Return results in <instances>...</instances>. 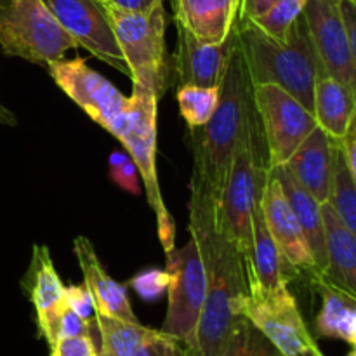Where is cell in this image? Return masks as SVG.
<instances>
[{"label":"cell","instance_id":"obj_7","mask_svg":"<svg viewBox=\"0 0 356 356\" xmlns=\"http://www.w3.org/2000/svg\"><path fill=\"white\" fill-rule=\"evenodd\" d=\"M0 47L7 56L49 66L79 44L44 0H0Z\"/></svg>","mask_w":356,"mask_h":356},{"label":"cell","instance_id":"obj_33","mask_svg":"<svg viewBox=\"0 0 356 356\" xmlns=\"http://www.w3.org/2000/svg\"><path fill=\"white\" fill-rule=\"evenodd\" d=\"M65 302L72 312H75L76 315L89 320V322L94 318V315H96L92 296L87 291L86 285H70V287H66Z\"/></svg>","mask_w":356,"mask_h":356},{"label":"cell","instance_id":"obj_2","mask_svg":"<svg viewBox=\"0 0 356 356\" xmlns=\"http://www.w3.org/2000/svg\"><path fill=\"white\" fill-rule=\"evenodd\" d=\"M235 33L252 86L273 83L282 87L313 113L315 82L322 66L302 14L285 40L270 37L247 19L236 21Z\"/></svg>","mask_w":356,"mask_h":356},{"label":"cell","instance_id":"obj_9","mask_svg":"<svg viewBox=\"0 0 356 356\" xmlns=\"http://www.w3.org/2000/svg\"><path fill=\"white\" fill-rule=\"evenodd\" d=\"M252 101L263 131L270 167L285 165L316 129V118L301 101L273 83L252 86Z\"/></svg>","mask_w":356,"mask_h":356},{"label":"cell","instance_id":"obj_20","mask_svg":"<svg viewBox=\"0 0 356 356\" xmlns=\"http://www.w3.org/2000/svg\"><path fill=\"white\" fill-rule=\"evenodd\" d=\"M334 149L336 141L316 125L315 131L292 153L285 167L294 179L308 190L320 204L330 198L334 172Z\"/></svg>","mask_w":356,"mask_h":356},{"label":"cell","instance_id":"obj_35","mask_svg":"<svg viewBox=\"0 0 356 356\" xmlns=\"http://www.w3.org/2000/svg\"><path fill=\"white\" fill-rule=\"evenodd\" d=\"M339 146L341 149H343L348 170H350V176L356 186V110H355L353 118H351L350 127H348L346 136L339 141Z\"/></svg>","mask_w":356,"mask_h":356},{"label":"cell","instance_id":"obj_38","mask_svg":"<svg viewBox=\"0 0 356 356\" xmlns=\"http://www.w3.org/2000/svg\"><path fill=\"white\" fill-rule=\"evenodd\" d=\"M159 0H106V3L117 7L122 10H132V13H141L153 7Z\"/></svg>","mask_w":356,"mask_h":356},{"label":"cell","instance_id":"obj_15","mask_svg":"<svg viewBox=\"0 0 356 356\" xmlns=\"http://www.w3.org/2000/svg\"><path fill=\"white\" fill-rule=\"evenodd\" d=\"M103 356H188V346L163 330L94 315Z\"/></svg>","mask_w":356,"mask_h":356},{"label":"cell","instance_id":"obj_36","mask_svg":"<svg viewBox=\"0 0 356 356\" xmlns=\"http://www.w3.org/2000/svg\"><path fill=\"white\" fill-rule=\"evenodd\" d=\"M341 9H343L344 23H346L348 35H350L351 58H353V68L356 75V3L350 0H341Z\"/></svg>","mask_w":356,"mask_h":356},{"label":"cell","instance_id":"obj_37","mask_svg":"<svg viewBox=\"0 0 356 356\" xmlns=\"http://www.w3.org/2000/svg\"><path fill=\"white\" fill-rule=\"evenodd\" d=\"M278 0H240L238 19H254L277 3Z\"/></svg>","mask_w":356,"mask_h":356},{"label":"cell","instance_id":"obj_24","mask_svg":"<svg viewBox=\"0 0 356 356\" xmlns=\"http://www.w3.org/2000/svg\"><path fill=\"white\" fill-rule=\"evenodd\" d=\"M355 110L356 96L353 90L320 68L313 99V115L318 127H322L330 139L339 143L346 136Z\"/></svg>","mask_w":356,"mask_h":356},{"label":"cell","instance_id":"obj_13","mask_svg":"<svg viewBox=\"0 0 356 356\" xmlns=\"http://www.w3.org/2000/svg\"><path fill=\"white\" fill-rule=\"evenodd\" d=\"M302 17L308 26L320 66L350 87L356 96V75L351 58L350 35L341 0H308Z\"/></svg>","mask_w":356,"mask_h":356},{"label":"cell","instance_id":"obj_3","mask_svg":"<svg viewBox=\"0 0 356 356\" xmlns=\"http://www.w3.org/2000/svg\"><path fill=\"white\" fill-rule=\"evenodd\" d=\"M252 110V82L238 44H235L219 86L214 115L204 127L191 129L193 169L205 177L216 198L221 195L236 143Z\"/></svg>","mask_w":356,"mask_h":356},{"label":"cell","instance_id":"obj_39","mask_svg":"<svg viewBox=\"0 0 356 356\" xmlns=\"http://www.w3.org/2000/svg\"><path fill=\"white\" fill-rule=\"evenodd\" d=\"M0 124L9 125V127H16L17 125L16 115H14L9 108L3 106L2 103H0Z\"/></svg>","mask_w":356,"mask_h":356},{"label":"cell","instance_id":"obj_22","mask_svg":"<svg viewBox=\"0 0 356 356\" xmlns=\"http://www.w3.org/2000/svg\"><path fill=\"white\" fill-rule=\"evenodd\" d=\"M312 285L322 298L316 316V334L327 339H339L356 350V296L339 287L323 273L312 278Z\"/></svg>","mask_w":356,"mask_h":356},{"label":"cell","instance_id":"obj_4","mask_svg":"<svg viewBox=\"0 0 356 356\" xmlns=\"http://www.w3.org/2000/svg\"><path fill=\"white\" fill-rule=\"evenodd\" d=\"M261 148H266V145L254 108L243 125L226 183L218 198V222L236 243L242 256L252 242L254 209L259 204L270 170L268 153L261 155Z\"/></svg>","mask_w":356,"mask_h":356},{"label":"cell","instance_id":"obj_31","mask_svg":"<svg viewBox=\"0 0 356 356\" xmlns=\"http://www.w3.org/2000/svg\"><path fill=\"white\" fill-rule=\"evenodd\" d=\"M170 277L167 273V270H145L141 273L134 275V277L129 280V287L134 289L136 294L139 296L145 301H156L159 298H162L163 294L169 289Z\"/></svg>","mask_w":356,"mask_h":356},{"label":"cell","instance_id":"obj_30","mask_svg":"<svg viewBox=\"0 0 356 356\" xmlns=\"http://www.w3.org/2000/svg\"><path fill=\"white\" fill-rule=\"evenodd\" d=\"M108 165H110V177L117 186L122 190L129 191L131 195L141 193V174H139L138 167H136L134 160L131 159L127 152L124 149H115L111 152L110 159H108Z\"/></svg>","mask_w":356,"mask_h":356},{"label":"cell","instance_id":"obj_34","mask_svg":"<svg viewBox=\"0 0 356 356\" xmlns=\"http://www.w3.org/2000/svg\"><path fill=\"white\" fill-rule=\"evenodd\" d=\"M90 334V322L76 315L75 312L66 306L63 308L61 315H59L58 330H56V341L61 337H75V336H89Z\"/></svg>","mask_w":356,"mask_h":356},{"label":"cell","instance_id":"obj_21","mask_svg":"<svg viewBox=\"0 0 356 356\" xmlns=\"http://www.w3.org/2000/svg\"><path fill=\"white\" fill-rule=\"evenodd\" d=\"M174 19L204 44H221L238 21L240 0H172Z\"/></svg>","mask_w":356,"mask_h":356},{"label":"cell","instance_id":"obj_17","mask_svg":"<svg viewBox=\"0 0 356 356\" xmlns=\"http://www.w3.org/2000/svg\"><path fill=\"white\" fill-rule=\"evenodd\" d=\"M73 252L83 273V285L92 296L97 315L138 323V316L132 312L129 301L127 287L108 275L90 240L86 236H76L73 240Z\"/></svg>","mask_w":356,"mask_h":356},{"label":"cell","instance_id":"obj_10","mask_svg":"<svg viewBox=\"0 0 356 356\" xmlns=\"http://www.w3.org/2000/svg\"><path fill=\"white\" fill-rule=\"evenodd\" d=\"M242 316H245L282 356L323 355L299 312L298 301L289 291V284L264 294L247 292L242 302Z\"/></svg>","mask_w":356,"mask_h":356},{"label":"cell","instance_id":"obj_27","mask_svg":"<svg viewBox=\"0 0 356 356\" xmlns=\"http://www.w3.org/2000/svg\"><path fill=\"white\" fill-rule=\"evenodd\" d=\"M181 117L190 129H200L214 115L219 103V87L181 86L177 90Z\"/></svg>","mask_w":356,"mask_h":356},{"label":"cell","instance_id":"obj_12","mask_svg":"<svg viewBox=\"0 0 356 356\" xmlns=\"http://www.w3.org/2000/svg\"><path fill=\"white\" fill-rule=\"evenodd\" d=\"M63 30L89 51L94 58L108 63L129 76L127 63L118 47L106 6L99 0H44Z\"/></svg>","mask_w":356,"mask_h":356},{"label":"cell","instance_id":"obj_6","mask_svg":"<svg viewBox=\"0 0 356 356\" xmlns=\"http://www.w3.org/2000/svg\"><path fill=\"white\" fill-rule=\"evenodd\" d=\"M159 97L143 87L132 86V94L124 113L113 122L110 134L115 136L131 155L141 174L148 204L156 216L159 238L165 254L176 247V226L167 211L156 174V111Z\"/></svg>","mask_w":356,"mask_h":356},{"label":"cell","instance_id":"obj_1","mask_svg":"<svg viewBox=\"0 0 356 356\" xmlns=\"http://www.w3.org/2000/svg\"><path fill=\"white\" fill-rule=\"evenodd\" d=\"M190 235L198 242L204 257L207 296L188 351L191 356H219L242 316L245 266L236 243L218 222V198L197 169L191 174Z\"/></svg>","mask_w":356,"mask_h":356},{"label":"cell","instance_id":"obj_32","mask_svg":"<svg viewBox=\"0 0 356 356\" xmlns=\"http://www.w3.org/2000/svg\"><path fill=\"white\" fill-rule=\"evenodd\" d=\"M51 356H99V350L94 344L90 334L61 337L51 346Z\"/></svg>","mask_w":356,"mask_h":356},{"label":"cell","instance_id":"obj_19","mask_svg":"<svg viewBox=\"0 0 356 356\" xmlns=\"http://www.w3.org/2000/svg\"><path fill=\"white\" fill-rule=\"evenodd\" d=\"M243 266H245L249 294L273 292L282 285L289 284L287 273H285L287 266H285L280 250L268 229L261 200L254 209L252 242H250L249 250L243 254Z\"/></svg>","mask_w":356,"mask_h":356},{"label":"cell","instance_id":"obj_8","mask_svg":"<svg viewBox=\"0 0 356 356\" xmlns=\"http://www.w3.org/2000/svg\"><path fill=\"white\" fill-rule=\"evenodd\" d=\"M167 273L170 277L169 305L162 330L190 346L207 296V270L193 236L167 254Z\"/></svg>","mask_w":356,"mask_h":356},{"label":"cell","instance_id":"obj_44","mask_svg":"<svg viewBox=\"0 0 356 356\" xmlns=\"http://www.w3.org/2000/svg\"><path fill=\"white\" fill-rule=\"evenodd\" d=\"M188 356H191V355H190V351H188Z\"/></svg>","mask_w":356,"mask_h":356},{"label":"cell","instance_id":"obj_11","mask_svg":"<svg viewBox=\"0 0 356 356\" xmlns=\"http://www.w3.org/2000/svg\"><path fill=\"white\" fill-rule=\"evenodd\" d=\"M47 68L56 86L106 131L124 113L129 97L101 73L94 72L86 59L63 58L52 61Z\"/></svg>","mask_w":356,"mask_h":356},{"label":"cell","instance_id":"obj_41","mask_svg":"<svg viewBox=\"0 0 356 356\" xmlns=\"http://www.w3.org/2000/svg\"><path fill=\"white\" fill-rule=\"evenodd\" d=\"M348 356H356V350H353V351H351V353H350V355H348Z\"/></svg>","mask_w":356,"mask_h":356},{"label":"cell","instance_id":"obj_23","mask_svg":"<svg viewBox=\"0 0 356 356\" xmlns=\"http://www.w3.org/2000/svg\"><path fill=\"white\" fill-rule=\"evenodd\" d=\"M271 172L280 183L299 225H301L302 233L309 243L313 257H315L316 268L320 273H325L327 270V249H325V225H323L322 204L309 193L308 190L301 186L294 179L285 165L271 167Z\"/></svg>","mask_w":356,"mask_h":356},{"label":"cell","instance_id":"obj_5","mask_svg":"<svg viewBox=\"0 0 356 356\" xmlns=\"http://www.w3.org/2000/svg\"><path fill=\"white\" fill-rule=\"evenodd\" d=\"M104 6L118 47L127 63L132 86L143 87L160 99L172 82V66L165 44L169 17L163 0H159L155 6L141 13L117 9L110 3Z\"/></svg>","mask_w":356,"mask_h":356},{"label":"cell","instance_id":"obj_28","mask_svg":"<svg viewBox=\"0 0 356 356\" xmlns=\"http://www.w3.org/2000/svg\"><path fill=\"white\" fill-rule=\"evenodd\" d=\"M219 356H282L273 344L245 318L240 316L233 325Z\"/></svg>","mask_w":356,"mask_h":356},{"label":"cell","instance_id":"obj_42","mask_svg":"<svg viewBox=\"0 0 356 356\" xmlns=\"http://www.w3.org/2000/svg\"><path fill=\"white\" fill-rule=\"evenodd\" d=\"M99 2H101V3H106V0H99Z\"/></svg>","mask_w":356,"mask_h":356},{"label":"cell","instance_id":"obj_29","mask_svg":"<svg viewBox=\"0 0 356 356\" xmlns=\"http://www.w3.org/2000/svg\"><path fill=\"white\" fill-rule=\"evenodd\" d=\"M306 3L308 0H278L270 10L247 21L256 24L261 31L270 37L277 38V40H285L291 26L305 10Z\"/></svg>","mask_w":356,"mask_h":356},{"label":"cell","instance_id":"obj_25","mask_svg":"<svg viewBox=\"0 0 356 356\" xmlns=\"http://www.w3.org/2000/svg\"><path fill=\"white\" fill-rule=\"evenodd\" d=\"M325 225V277L356 296V236L341 222L329 202L322 204Z\"/></svg>","mask_w":356,"mask_h":356},{"label":"cell","instance_id":"obj_45","mask_svg":"<svg viewBox=\"0 0 356 356\" xmlns=\"http://www.w3.org/2000/svg\"><path fill=\"white\" fill-rule=\"evenodd\" d=\"M99 356H103V355H99Z\"/></svg>","mask_w":356,"mask_h":356},{"label":"cell","instance_id":"obj_18","mask_svg":"<svg viewBox=\"0 0 356 356\" xmlns=\"http://www.w3.org/2000/svg\"><path fill=\"white\" fill-rule=\"evenodd\" d=\"M26 289L37 313V325L49 346L56 343L59 315L65 308V285L56 271L51 254L45 245H33Z\"/></svg>","mask_w":356,"mask_h":356},{"label":"cell","instance_id":"obj_40","mask_svg":"<svg viewBox=\"0 0 356 356\" xmlns=\"http://www.w3.org/2000/svg\"><path fill=\"white\" fill-rule=\"evenodd\" d=\"M299 356H325V355H312V353H306V355H299Z\"/></svg>","mask_w":356,"mask_h":356},{"label":"cell","instance_id":"obj_26","mask_svg":"<svg viewBox=\"0 0 356 356\" xmlns=\"http://www.w3.org/2000/svg\"><path fill=\"white\" fill-rule=\"evenodd\" d=\"M329 204L332 205L341 222L356 236V186L350 176L339 143H336L334 149L332 190H330Z\"/></svg>","mask_w":356,"mask_h":356},{"label":"cell","instance_id":"obj_14","mask_svg":"<svg viewBox=\"0 0 356 356\" xmlns=\"http://www.w3.org/2000/svg\"><path fill=\"white\" fill-rule=\"evenodd\" d=\"M261 207H263L268 229L280 250L285 266L291 268L294 273L306 275L309 280L320 275L308 240L302 233L301 225H299L280 183L271 172V167L268 170L266 183H264L263 195H261Z\"/></svg>","mask_w":356,"mask_h":356},{"label":"cell","instance_id":"obj_43","mask_svg":"<svg viewBox=\"0 0 356 356\" xmlns=\"http://www.w3.org/2000/svg\"><path fill=\"white\" fill-rule=\"evenodd\" d=\"M350 2H353V3H356V0H350Z\"/></svg>","mask_w":356,"mask_h":356},{"label":"cell","instance_id":"obj_16","mask_svg":"<svg viewBox=\"0 0 356 356\" xmlns=\"http://www.w3.org/2000/svg\"><path fill=\"white\" fill-rule=\"evenodd\" d=\"M177 51L176 73L181 86L219 87L226 72L229 54L236 44L235 30L221 44H204L186 28L176 23Z\"/></svg>","mask_w":356,"mask_h":356}]
</instances>
